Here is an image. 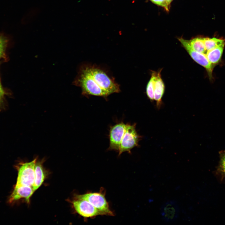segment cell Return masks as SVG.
<instances>
[{"label": "cell", "mask_w": 225, "mask_h": 225, "mask_svg": "<svg viewBox=\"0 0 225 225\" xmlns=\"http://www.w3.org/2000/svg\"><path fill=\"white\" fill-rule=\"evenodd\" d=\"M203 39L207 51L225 43V40L222 39L216 38H203Z\"/></svg>", "instance_id": "obj_14"}, {"label": "cell", "mask_w": 225, "mask_h": 225, "mask_svg": "<svg viewBox=\"0 0 225 225\" xmlns=\"http://www.w3.org/2000/svg\"><path fill=\"white\" fill-rule=\"evenodd\" d=\"M162 69L158 72L154 90V100L157 102V107L159 108L162 103V98L165 91V87L161 78V72Z\"/></svg>", "instance_id": "obj_10"}, {"label": "cell", "mask_w": 225, "mask_h": 225, "mask_svg": "<svg viewBox=\"0 0 225 225\" xmlns=\"http://www.w3.org/2000/svg\"><path fill=\"white\" fill-rule=\"evenodd\" d=\"M151 76L146 88V93L148 98L151 101L154 100V90L158 72L152 71Z\"/></svg>", "instance_id": "obj_15"}, {"label": "cell", "mask_w": 225, "mask_h": 225, "mask_svg": "<svg viewBox=\"0 0 225 225\" xmlns=\"http://www.w3.org/2000/svg\"><path fill=\"white\" fill-rule=\"evenodd\" d=\"M136 126V123L126 124L125 131L118 151V156L125 152L131 153L132 149L138 146L141 137L137 132Z\"/></svg>", "instance_id": "obj_3"}, {"label": "cell", "mask_w": 225, "mask_h": 225, "mask_svg": "<svg viewBox=\"0 0 225 225\" xmlns=\"http://www.w3.org/2000/svg\"><path fill=\"white\" fill-rule=\"evenodd\" d=\"M154 4L161 6L167 12L169 11L170 5L166 0H150Z\"/></svg>", "instance_id": "obj_18"}, {"label": "cell", "mask_w": 225, "mask_h": 225, "mask_svg": "<svg viewBox=\"0 0 225 225\" xmlns=\"http://www.w3.org/2000/svg\"><path fill=\"white\" fill-rule=\"evenodd\" d=\"M168 2L169 4H170V3L171 2L173 1V0H166Z\"/></svg>", "instance_id": "obj_21"}, {"label": "cell", "mask_w": 225, "mask_h": 225, "mask_svg": "<svg viewBox=\"0 0 225 225\" xmlns=\"http://www.w3.org/2000/svg\"><path fill=\"white\" fill-rule=\"evenodd\" d=\"M72 204L76 211L84 218H93L104 215L87 200L76 199L72 202Z\"/></svg>", "instance_id": "obj_7"}, {"label": "cell", "mask_w": 225, "mask_h": 225, "mask_svg": "<svg viewBox=\"0 0 225 225\" xmlns=\"http://www.w3.org/2000/svg\"><path fill=\"white\" fill-rule=\"evenodd\" d=\"M4 92L0 91V111L2 110L5 108L4 105Z\"/></svg>", "instance_id": "obj_19"}, {"label": "cell", "mask_w": 225, "mask_h": 225, "mask_svg": "<svg viewBox=\"0 0 225 225\" xmlns=\"http://www.w3.org/2000/svg\"><path fill=\"white\" fill-rule=\"evenodd\" d=\"M77 199L87 201L92 204L104 215L113 216L114 214L110 208L109 204L103 192H88L82 195H77Z\"/></svg>", "instance_id": "obj_4"}, {"label": "cell", "mask_w": 225, "mask_h": 225, "mask_svg": "<svg viewBox=\"0 0 225 225\" xmlns=\"http://www.w3.org/2000/svg\"><path fill=\"white\" fill-rule=\"evenodd\" d=\"M188 40L190 46L194 51L206 54L207 51L205 47L203 38L197 37Z\"/></svg>", "instance_id": "obj_13"}, {"label": "cell", "mask_w": 225, "mask_h": 225, "mask_svg": "<svg viewBox=\"0 0 225 225\" xmlns=\"http://www.w3.org/2000/svg\"><path fill=\"white\" fill-rule=\"evenodd\" d=\"M7 42L6 38L0 35V58L4 57Z\"/></svg>", "instance_id": "obj_17"}, {"label": "cell", "mask_w": 225, "mask_h": 225, "mask_svg": "<svg viewBox=\"0 0 225 225\" xmlns=\"http://www.w3.org/2000/svg\"><path fill=\"white\" fill-rule=\"evenodd\" d=\"M219 154L220 159L216 173L222 180L225 178V150L220 151Z\"/></svg>", "instance_id": "obj_16"}, {"label": "cell", "mask_w": 225, "mask_h": 225, "mask_svg": "<svg viewBox=\"0 0 225 225\" xmlns=\"http://www.w3.org/2000/svg\"><path fill=\"white\" fill-rule=\"evenodd\" d=\"M34 192L32 187L15 184L12 192L8 198V202L12 204L20 199L23 198L29 202L30 198Z\"/></svg>", "instance_id": "obj_9"}, {"label": "cell", "mask_w": 225, "mask_h": 225, "mask_svg": "<svg viewBox=\"0 0 225 225\" xmlns=\"http://www.w3.org/2000/svg\"><path fill=\"white\" fill-rule=\"evenodd\" d=\"M73 84L82 89L83 95H93L107 98L120 91V85L102 68L95 65H81Z\"/></svg>", "instance_id": "obj_1"}, {"label": "cell", "mask_w": 225, "mask_h": 225, "mask_svg": "<svg viewBox=\"0 0 225 225\" xmlns=\"http://www.w3.org/2000/svg\"><path fill=\"white\" fill-rule=\"evenodd\" d=\"M180 212L179 205L174 200L168 201L164 203L160 209V214L165 222H171L178 218Z\"/></svg>", "instance_id": "obj_8"}, {"label": "cell", "mask_w": 225, "mask_h": 225, "mask_svg": "<svg viewBox=\"0 0 225 225\" xmlns=\"http://www.w3.org/2000/svg\"><path fill=\"white\" fill-rule=\"evenodd\" d=\"M0 91L2 92H4V90L2 86L0 81Z\"/></svg>", "instance_id": "obj_20"}, {"label": "cell", "mask_w": 225, "mask_h": 225, "mask_svg": "<svg viewBox=\"0 0 225 225\" xmlns=\"http://www.w3.org/2000/svg\"><path fill=\"white\" fill-rule=\"evenodd\" d=\"M178 39L192 58L205 68L210 79H212V71L215 65L210 62L206 54L194 51L189 44L188 40L182 38H178Z\"/></svg>", "instance_id": "obj_5"}, {"label": "cell", "mask_w": 225, "mask_h": 225, "mask_svg": "<svg viewBox=\"0 0 225 225\" xmlns=\"http://www.w3.org/2000/svg\"><path fill=\"white\" fill-rule=\"evenodd\" d=\"M126 124L123 122H118L110 127L109 135V145L108 149L118 151L124 135Z\"/></svg>", "instance_id": "obj_6"}, {"label": "cell", "mask_w": 225, "mask_h": 225, "mask_svg": "<svg viewBox=\"0 0 225 225\" xmlns=\"http://www.w3.org/2000/svg\"><path fill=\"white\" fill-rule=\"evenodd\" d=\"M37 158L29 162H20L16 166L18 177L16 185L32 187L35 180Z\"/></svg>", "instance_id": "obj_2"}, {"label": "cell", "mask_w": 225, "mask_h": 225, "mask_svg": "<svg viewBox=\"0 0 225 225\" xmlns=\"http://www.w3.org/2000/svg\"><path fill=\"white\" fill-rule=\"evenodd\" d=\"M43 161L36 162L35 164V180L32 187L34 192L41 185L45 178V173L42 165Z\"/></svg>", "instance_id": "obj_11"}, {"label": "cell", "mask_w": 225, "mask_h": 225, "mask_svg": "<svg viewBox=\"0 0 225 225\" xmlns=\"http://www.w3.org/2000/svg\"><path fill=\"white\" fill-rule=\"evenodd\" d=\"M225 43L207 51L206 55L208 59L212 64L215 65L220 61Z\"/></svg>", "instance_id": "obj_12"}]
</instances>
